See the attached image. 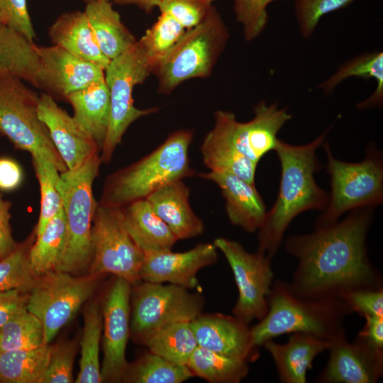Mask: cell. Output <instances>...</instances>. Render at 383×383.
<instances>
[{
  "label": "cell",
  "instance_id": "cell-1",
  "mask_svg": "<svg viewBox=\"0 0 383 383\" xmlns=\"http://www.w3.org/2000/svg\"><path fill=\"white\" fill-rule=\"evenodd\" d=\"M374 208L350 211L343 220L293 235L286 250L299 261L290 287L299 296L340 297L350 291L380 288L382 278L370 263L366 237Z\"/></svg>",
  "mask_w": 383,
  "mask_h": 383
},
{
  "label": "cell",
  "instance_id": "cell-2",
  "mask_svg": "<svg viewBox=\"0 0 383 383\" xmlns=\"http://www.w3.org/2000/svg\"><path fill=\"white\" fill-rule=\"evenodd\" d=\"M328 130L312 142L301 145L279 140L274 149L281 165V179L277 199L267 211L258 229L259 252L270 258L277 251L292 221L309 210H324L328 194L316 182L314 173L320 169L317 149L323 145Z\"/></svg>",
  "mask_w": 383,
  "mask_h": 383
},
{
  "label": "cell",
  "instance_id": "cell-3",
  "mask_svg": "<svg viewBox=\"0 0 383 383\" xmlns=\"http://www.w3.org/2000/svg\"><path fill=\"white\" fill-rule=\"evenodd\" d=\"M268 310L250 328L255 348L281 335L303 333L330 341L344 331L343 321L353 313L341 297L311 299L295 294L290 284L275 281L267 296Z\"/></svg>",
  "mask_w": 383,
  "mask_h": 383
},
{
  "label": "cell",
  "instance_id": "cell-4",
  "mask_svg": "<svg viewBox=\"0 0 383 383\" xmlns=\"http://www.w3.org/2000/svg\"><path fill=\"white\" fill-rule=\"evenodd\" d=\"M192 140V131L178 130L144 157L109 174L98 203L123 207L170 182L193 176L189 159Z\"/></svg>",
  "mask_w": 383,
  "mask_h": 383
},
{
  "label": "cell",
  "instance_id": "cell-5",
  "mask_svg": "<svg viewBox=\"0 0 383 383\" xmlns=\"http://www.w3.org/2000/svg\"><path fill=\"white\" fill-rule=\"evenodd\" d=\"M100 154L81 167L60 174L59 188L65 218V240L55 269L74 275L89 272L92 259L91 225L96 202L93 184L99 174Z\"/></svg>",
  "mask_w": 383,
  "mask_h": 383
},
{
  "label": "cell",
  "instance_id": "cell-6",
  "mask_svg": "<svg viewBox=\"0 0 383 383\" xmlns=\"http://www.w3.org/2000/svg\"><path fill=\"white\" fill-rule=\"evenodd\" d=\"M228 38V28L213 5L204 21L187 30L155 67L158 92L170 94L187 80L210 76Z\"/></svg>",
  "mask_w": 383,
  "mask_h": 383
},
{
  "label": "cell",
  "instance_id": "cell-7",
  "mask_svg": "<svg viewBox=\"0 0 383 383\" xmlns=\"http://www.w3.org/2000/svg\"><path fill=\"white\" fill-rule=\"evenodd\" d=\"M327 156V173L331 194L323 213L315 228L332 224L345 212L360 208H374L383 201L382 155L370 145L364 160L348 162L335 158L328 142L323 143Z\"/></svg>",
  "mask_w": 383,
  "mask_h": 383
},
{
  "label": "cell",
  "instance_id": "cell-8",
  "mask_svg": "<svg viewBox=\"0 0 383 383\" xmlns=\"http://www.w3.org/2000/svg\"><path fill=\"white\" fill-rule=\"evenodd\" d=\"M23 82L0 76V136L17 149L44 155L64 172L67 167L38 115L40 95Z\"/></svg>",
  "mask_w": 383,
  "mask_h": 383
},
{
  "label": "cell",
  "instance_id": "cell-9",
  "mask_svg": "<svg viewBox=\"0 0 383 383\" xmlns=\"http://www.w3.org/2000/svg\"><path fill=\"white\" fill-rule=\"evenodd\" d=\"M153 72V68L138 40L126 52L110 60L104 70L109 92L110 116L106 138L100 152L101 162L108 164L128 128L138 118L158 111L134 106L133 92Z\"/></svg>",
  "mask_w": 383,
  "mask_h": 383
},
{
  "label": "cell",
  "instance_id": "cell-10",
  "mask_svg": "<svg viewBox=\"0 0 383 383\" xmlns=\"http://www.w3.org/2000/svg\"><path fill=\"white\" fill-rule=\"evenodd\" d=\"M91 238L92 259L88 274L110 273L131 284L140 281L145 255L127 230L123 207L96 202Z\"/></svg>",
  "mask_w": 383,
  "mask_h": 383
},
{
  "label": "cell",
  "instance_id": "cell-11",
  "mask_svg": "<svg viewBox=\"0 0 383 383\" xmlns=\"http://www.w3.org/2000/svg\"><path fill=\"white\" fill-rule=\"evenodd\" d=\"M101 275H74L57 270L38 277L28 292L27 309L41 322L45 344L75 316L94 294Z\"/></svg>",
  "mask_w": 383,
  "mask_h": 383
},
{
  "label": "cell",
  "instance_id": "cell-12",
  "mask_svg": "<svg viewBox=\"0 0 383 383\" xmlns=\"http://www.w3.org/2000/svg\"><path fill=\"white\" fill-rule=\"evenodd\" d=\"M134 285L131 295V332L140 343L164 326L191 322L202 313L203 296L186 288L145 281Z\"/></svg>",
  "mask_w": 383,
  "mask_h": 383
},
{
  "label": "cell",
  "instance_id": "cell-13",
  "mask_svg": "<svg viewBox=\"0 0 383 383\" xmlns=\"http://www.w3.org/2000/svg\"><path fill=\"white\" fill-rule=\"evenodd\" d=\"M213 244L226 258L238 290L233 316L248 324L261 320L268 310L272 284L271 258L259 251L249 252L238 242L225 238L215 239Z\"/></svg>",
  "mask_w": 383,
  "mask_h": 383
},
{
  "label": "cell",
  "instance_id": "cell-14",
  "mask_svg": "<svg viewBox=\"0 0 383 383\" xmlns=\"http://www.w3.org/2000/svg\"><path fill=\"white\" fill-rule=\"evenodd\" d=\"M292 117L287 109L262 100L255 106L254 116L248 121H238L233 113L218 110L214 113V123L240 152L257 165L265 154L274 150L278 133Z\"/></svg>",
  "mask_w": 383,
  "mask_h": 383
},
{
  "label": "cell",
  "instance_id": "cell-15",
  "mask_svg": "<svg viewBox=\"0 0 383 383\" xmlns=\"http://www.w3.org/2000/svg\"><path fill=\"white\" fill-rule=\"evenodd\" d=\"M131 285L126 280L116 277L104 298L102 382H122L129 365L126 351L131 332Z\"/></svg>",
  "mask_w": 383,
  "mask_h": 383
},
{
  "label": "cell",
  "instance_id": "cell-16",
  "mask_svg": "<svg viewBox=\"0 0 383 383\" xmlns=\"http://www.w3.org/2000/svg\"><path fill=\"white\" fill-rule=\"evenodd\" d=\"M40 67L33 86L55 99L104 80V70L82 60L60 46H38Z\"/></svg>",
  "mask_w": 383,
  "mask_h": 383
},
{
  "label": "cell",
  "instance_id": "cell-17",
  "mask_svg": "<svg viewBox=\"0 0 383 383\" xmlns=\"http://www.w3.org/2000/svg\"><path fill=\"white\" fill-rule=\"evenodd\" d=\"M329 358L318 382L323 383H375L383 373V350L356 338L347 340L345 330L330 340Z\"/></svg>",
  "mask_w": 383,
  "mask_h": 383
},
{
  "label": "cell",
  "instance_id": "cell-18",
  "mask_svg": "<svg viewBox=\"0 0 383 383\" xmlns=\"http://www.w3.org/2000/svg\"><path fill=\"white\" fill-rule=\"evenodd\" d=\"M140 279L155 283H169L187 289L199 285L197 273L215 263L217 248L213 243H199L182 252L171 250L144 254Z\"/></svg>",
  "mask_w": 383,
  "mask_h": 383
},
{
  "label": "cell",
  "instance_id": "cell-19",
  "mask_svg": "<svg viewBox=\"0 0 383 383\" xmlns=\"http://www.w3.org/2000/svg\"><path fill=\"white\" fill-rule=\"evenodd\" d=\"M38 115L48 129L51 140L67 170L81 167L100 151L92 138L73 116L60 107L49 94L40 95Z\"/></svg>",
  "mask_w": 383,
  "mask_h": 383
},
{
  "label": "cell",
  "instance_id": "cell-20",
  "mask_svg": "<svg viewBox=\"0 0 383 383\" xmlns=\"http://www.w3.org/2000/svg\"><path fill=\"white\" fill-rule=\"evenodd\" d=\"M191 324L200 347L248 362L258 357L250 328L235 316L201 313Z\"/></svg>",
  "mask_w": 383,
  "mask_h": 383
},
{
  "label": "cell",
  "instance_id": "cell-21",
  "mask_svg": "<svg viewBox=\"0 0 383 383\" xmlns=\"http://www.w3.org/2000/svg\"><path fill=\"white\" fill-rule=\"evenodd\" d=\"M199 176L213 182L220 188L227 216L233 225L248 233L258 231L267 211L255 184L227 172L210 171Z\"/></svg>",
  "mask_w": 383,
  "mask_h": 383
},
{
  "label": "cell",
  "instance_id": "cell-22",
  "mask_svg": "<svg viewBox=\"0 0 383 383\" xmlns=\"http://www.w3.org/2000/svg\"><path fill=\"white\" fill-rule=\"evenodd\" d=\"M262 346L273 358L282 382L306 383V373L312 368L313 360L328 350L330 341L307 333H293L285 344L272 339Z\"/></svg>",
  "mask_w": 383,
  "mask_h": 383
},
{
  "label": "cell",
  "instance_id": "cell-23",
  "mask_svg": "<svg viewBox=\"0 0 383 383\" xmlns=\"http://www.w3.org/2000/svg\"><path fill=\"white\" fill-rule=\"evenodd\" d=\"M189 197V189L180 179L164 185L146 198L177 240L198 236L204 231V223L193 211Z\"/></svg>",
  "mask_w": 383,
  "mask_h": 383
},
{
  "label": "cell",
  "instance_id": "cell-24",
  "mask_svg": "<svg viewBox=\"0 0 383 383\" xmlns=\"http://www.w3.org/2000/svg\"><path fill=\"white\" fill-rule=\"evenodd\" d=\"M48 35L53 45L104 70L110 62L101 52L84 11L59 16L50 27Z\"/></svg>",
  "mask_w": 383,
  "mask_h": 383
},
{
  "label": "cell",
  "instance_id": "cell-25",
  "mask_svg": "<svg viewBox=\"0 0 383 383\" xmlns=\"http://www.w3.org/2000/svg\"><path fill=\"white\" fill-rule=\"evenodd\" d=\"M123 213L130 235L144 254L171 250L178 240L146 199L123 206Z\"/></svg>",
  "mask_w": 383,
  "mask_h": 383
},
{
  "label": "cell",
  "instance_id": "cell-26",
  "mask_svg": "<svg viewBox=\"0 0 383 383\" xmlns=\"http://www.w3.org/2000/svg\"><path fill=\"white\" fill-rule=\"evenodd\" d=\"M66 100L73 109L74 119L101 152L110 116L109 92L105 79L70 94Z\"/></svg>",
  "mask_w": 383,
  "mask_h": 383
},
{
  "label": "cell",
  "instance_id": "cell-27",
  "mask_svg": "<svg viewBox=\"0 0 383 383\" xmlns=\"http://www.w3.org/2000/svg\"><path fill=\"white\" fill-rule=\"evenodd\" d=\"M84 12L101 52L109 60L137 41L113 9L111 0H88Z\"/></svg>",
  "mask_w": 383,
  "mask_h": 383
},
{
  "label": "cell",
  "instance_id": "cell-28",
  "mask_svg": "<svg viewBox=\"0 0 383 383\" xmlns=\"http://www.w3.org/2000/svg\"><path fill=\"white\" fill-rule=\"evenodd\" d=\"M200 151L204 165L210 171L236 175L255 184L257 165L240 152L217 123L206 134Z\"/></svg>",
  "mask_w": 383,
  "mask_h": 383
},
{
  "label": "cell",
  "instance_id": "cell-29",
  "mask_svg": "<svg viewBox=\"0 0 383 383\" xmlns=\"http://www.w3.org/2000/svg\"><path fill=\"white\" fill-rule=\"evenodd\" d=\"M350 77L374 79L376 89L366 99L359 102V110L378 107L383 104V52L374 51L360 55L345 62L330 77L321 82L318 87L325 94H331L336 87Z\"/></svg>",
  "mask_w": 383,
  "mask_h": 383
},
{
  "label": "cell",
  "instance_id": "cell-30",
  "mask_svg": "<svg viewBox=\"0 0 383 383\" xmlns=\"http://www.w3.org/2000/svg\"><path fill=\"white\" fill-rule=\"evenodd\" d=\"M39 67L34 42L0 23V76H13L33 85Z\"/></svg>",
  "mask_w": 383,
  "mask_h": 383
},
{
  "label": "cell",
  "instance_id": "cell-31",
  "mask_svg": "<svg viewBox=\"0 0 383 383\" xmlns=\"http://www.w3.org/2000/svg\"><path fill=\"white\" fill-rule=\"evenodd\" d=\"M52 345L29 350L1 351L0 382L42 383Z\"/></svg>",
  "mask_w": 383,
  "mask_h": 383
},
{
  "label": "cell",
  "instance_id": "cell-32",
  "mask_svg": "<svg viewBox=\"0 0 383 383\" xmlns=\"http://www.w3.org/2000/svg\"><path fill=\"white\" fill-rule=\"evenodd\" d=\"M148 350L172 362L187 365L199 346L191 322H177L164 326L143 343Z\"/></svg>",
  "mask_w": 383,
  "mask_h": 383
},
{
  "label": "cell",
  "instance_id": "cell-33",
  "mask_svg": "<svg viewBox=\"0 0 383 383\" xmlns=\"http://www.w3.org/2000/svg\"><path fill=\"white\" fill-rule=\"evenodd\" d=\"M248 362L198 346L187 366L210 383H238L249 371Z\"/></svg>",
  "mask_w": 383,
  "mask_h": 383
},
{
  "label": "cell",
  "instance_id": "cell-34",
  "mask_svg": "<svg viewBox=\"0 0 383 383\" xmlns=\"http://www.w3.org/2000/svg\"><path fill=\"white\" fill-rule=\"evenodd\" d=\"M103 329L102 308L90 302L84 312V328L80 340L81 358L77 383L102 382L99 345Z\"/></svg>",
  "mask_w": 383,
  "mask_h": 383
},
{
  "label": "cell",
  "instance_id": "cell-35",
  "mask_svg": "<svg viewBox=\"0 0 383 383\" xmlns=\"http://www.w3.org/2000/svg\"><path fill=\"white\" fill-rule=\"evenodd\" d=\"M65 218L63 209L37 235L29 252V262L35 276L55 270L64 248Z\"/></svg>",
  "mask_w": 383,
  "mask_h": 383
},
{
  "label": "cell",
  "instance_id": "cell-36",
  "mask_svg": "<svg viewBox=\"0 0 383 383\" xmlns=\"http://www.w3.org/2000/svg\"><path fill=\"white\" fill-rule=\"evenodd\" d=\"M194 376L187 365L172 362L148 352L129 365L122 382L133 383H182Z\"/></svg>",
  "mask_w": 383,
  "mask_h": 383
},
{
  "label": "cell",
  "instance_id": "cell-37",
  "mask_svg": "<svg viewBox=\"0 0 383 383\" xmlns=\"http://www.w3.org/2000/svg\"><path fill=\"white\" fill-rule=\"evenodd\" d=\"M30 155L40 194V215L35 229L37 235L62 208V195L59 188L61 172L55 165L44 155Z\"/></svg>",
  "mask_w": 383,
  "mask_h": 383
},
{
  "label": "cell",
  "instance_id": "cell-38",
  "mask_svg": "<svg viewBox=\"0 0 383 383\" xmlns=\"http://www.w3.org/2000/svg\"><path fill=\"white\" fill-rule=\"evenodd\" d=\"M0 345L1 351L29 350L47 345L40 321L26 306L21 308L0 328Z\"/></svg>",
  "mask_w": 383,
  "mask_h": 383
},
{
  "label": "cell",
  "instance_id": "cell-39",
  "mask_svg": "<svg viewBox=\"0 0 383 383\" xmlns=\"http://www.w3.org/2000/svg\"><path fill=\"white\" fill-rule=\"evenodd\" d=\"M187 30L172 16L160 13L157 21L138 40L153 71Z\"/></svg>",
  "mask_w": 383,
  "mask_h": 383
},
{
  "label": "cell",
  "instance_id": "cell-40",
  "mask_svg": "<svg viewBox=\"0 0 383 383\" xmlns=\"http://www.w3.org/2000/svg\"><path fill=\"white\" fill-rule=\"evenodd\" d=\"M35 237V230L31 237L18 243L13 252L0 260V292L18 289L28 293L33 286L38 277L31 269L29 252Z\"/></svg>",
  "mask_w": 383,
  "mask_h": 383
},
{
  "label": "cell",
  "instance_id": "cell-41",
  "mask_svg": "<svg viewBox=\"0 0 383 383\" xmlns=\"http://www.w3.org/2000/svg\"><path fill=\"white\" fill-rule=\"evenodd\" d=\"M355 1L295 0V16L301 35L310 38L323 16L344 9Z\"/></svg>",
  "mask_w": 383,
  "mask_h": 383
},
{
  "label": "cell",
  "instance_id": "cell-42",
  "mask_svg": "<svg viewBox=\"0 0 383 383\" xmlns=\"http://www.w3.org/2000/svg\"><path fill=\"white\" fill-rule=\"evenodd\" d=\"M277 0H233L236 21L243 27L245 40L250 42L265 30L268 23L267 8Z\"/></svg>",
  "mask_w": 383,
  "mask_h": 383
},
{
  "label": "cell",
  "instance_id": "cell-43",
  "mask_svg": "<svg viewBox=\"0 0 383 383\" xmlns=\"http://www.w3.org/2000/svg\"><path fill=\"white\" fill-rule=\"evenodd\" d=\"M214 0H160L157 6L160 13L175 18L186 30L204 21L213 6Z\"/></svg>",
  "mask_w": 383,
  "mask_h": 383
},
{
  "label": "cell",
  "instance_id": "cell-44",
  "mask_svg": "<svg viewBox=\"0 0 383 383\" xmlns=\"http://www.w3.org/2000/svg\"><path fill=\"white\" fill-rule=\"evenodd\" d=\"M77 345L67 342L52 345L42 383L73 382V364Z\"/></svg>",
  "mask_w": 383,
  "mask_h": 383
},
{
  "label": "cell",
  "instance_id": "cell-45",
  "mask_svg": "<svg viewBox=\"0 0 383 383\" xmlns=\"http://www.w3.org/2000/svg\"><path fill=\"white\" fill-rule=\"evenodd\" d=\"M0 23L30 41L33 42L35 38L26 0H0Z\"/></svg>",
  "mask_w": 383,
  "mask_h": 383
},
{
  "label": "cell",
  "instance_id": "cell-46",
  "mask_svg": "<svg viewBox=\"0 0 383 383\" xmlns=\"http://www.w3.org/2000/svg\"><path fill=\"white\" fill-rule=\"evenodd\" d=\"M350 306L353 312L362 316H383V289L365 288L350 291L340 296Z\"/></svg>",
  "mask_w": 383,
  "mask_h": 383
},
{
  "label": "cell",
  "instance_id": "cell-47",
  "mask_svg": "<svg viewBox=\"0 0 383 383\" xmlns=\"http://www.w3.org/2000/svg\"><path fill=\"white\" fill-rule=\"evenodd\" d=\"M11 202L2 198L0 193V260L13 252L18 246L10 223Z\"/></svg>",
  "mask_w": 383,
  "mask_h": 383
},
{
  "label": "cell",
  "instance_id": "cell-48",
  "mask_svg": "<svg viewBox=\"0 0 383 383\" xmlns=\"http://www.w3.org/2000/svg\"><path fill=\"white\" fill-rule=\"evenodd\" d=\"M23 174L20 165L13 158L0 157V191L12 192L21 184Z\"/></svg>",
  "mask_w": 383,
  "mask_h": 383
},
{
  "label": "cell",
  "instance_id": "cell-49",
  "mask_svg": "<svg viewBox=\"0 0 383 383\" xmlns=\"http://www.w3.org/2000/svg\"><path fill=\"white\" fill-rule=\"evenodd\" d=\"M28 293L18 289L0 292V328L19 309L26 306Z\"/></svg>",
  "mask_w": 383,
  "mask_h": 383
},
{
  "label": "cell",
  "instance_id": "cell-50",
  "mask_svg": "<svg viewBox=\"0 0 383 383\" xmlns=\"http://www.w3.org/2000/svg\"><path fill=\"white\" fill-rule=\"evenodd\" d=\"M365 324L357 338L367 345L383 350V316H365Z\"/></svg>",
  "mask_w": 383,
  "mask_h": 383
},
{
  "label": "cell",
  "instance_id": "cell-51",
  "mask_svg": "<svg viewBox=\"0 0 383 383\" xmlns=\"http://www.w3.org/2000/svg\"><path fill=\"white\" fill-rule=\"evenodd\" d=\"M119 5H135L145 12L150 13L157 8L160 0H112Z\"/></svg>",
  "mask_w": 383,
  "mask_h": 383
},
{
  "label": "cell",
  "instance_id": "cell-52",
  "mask_svg": "<svg viewBox=\"0 0 383 383\" xmlns=\"http://www.w3.org/2000/svg\"><path fill=\"white\" fill-rule=\"evenodd\" d=\"M1 345H0V353H1Z\"/></svg>",
  "mask_w": 383,
  "mask_h": 383
}]
</instances>
